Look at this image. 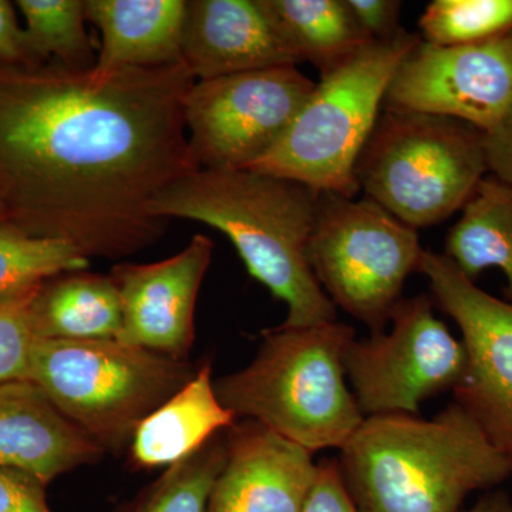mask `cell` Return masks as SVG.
<instances>
[{
    "instance_id": "19",
    "label": "cell",
    "mask_w": 512,
    "mask_h": 512,
    "mask_svg": "<svg viewBox=\"0 0 512 512\" xmlns=\"http://www.w3.org/2000/svg\"><path fill=\"white\" fill-rule=\"evenodd\" d=\"M119 291L111 276L86 271L47 279L32 301L37 339H117L121 329Z\"/></svg>"
},
{
    "instance_id": "29",
    "label": "cell",
    "mask_w": 512,
    "mask_h": 512,
    "mask_svg": "<svg viewBox=\"0 0 512 512\" xmlns=\"http://www.w3.org/2000/svg\"><path fill=\"white\" fill-rule=\"evenodd\" d=\"M46 487L35 477L0 467V512H53Z\"/></svg>"
},
{
    "instance_id": "26",
    "label": "cell",
    "mask_w": 512,
    "mask_h": 512,
    "mask_svg": "<svg viewBox=\"0 0 512 512\" xmlns=\"http://www.w3.org/2000/svg\"><path fill=\"white\" fill-rule=\"evenodd\" d=\"M39 286L0 298V384L29 380L30 359L37 340L32 301Z\"/></svg>"
},
{
    "instance_id": "16",
    "label": "cell",
    "mask_w": 512,
    "mask_h": 512,
    "mask_svg": "<svg viewBox=\"0 0 512 512\" xmlns=\"http://www.w3.org/2000/svg\"><path fill=\"white\" fill-rule=\"evenodd\" d=\"M103 454L32 380L0 384V467L49 485Z\"/></svg>"
},
{
    "instance_id": "15",
    "label": "cell",
    "mask_w": 512,
    "mask_h": 512,
    "mask_svg": "<svg viewBox=\"0 0 512 512\" xmlns=\"http://www.w3.org/2000/svg\"><path fill=\"white\" fill-rule=\"evenodd\" d=\"M183 62L197 82L299 64L262 0L188 2Z\"/></svg>"
},
{
    "instance_id": "8",
    "label": "cell",
    "mask_w": 512,
    "mask_h": 512,
    "mask_svg": "<svg viewBox=\"0 0 512 512\" xmlns=\"http://www.w3.org/2000/svg\"><path fill=\"white\" fill-rule=\"evenodd\" d=\"M423 252L417 229L375 201L320 194L306 248L309 266L336 309L365 323L370 335L389 325Z\"/></svg>"
},
{
    "instance_id": "6",
    "label": "cell",
    "mask_w": 512,
    "mask_h": 512,
    "mask_svg": "<svg viewBox=\"0 0 512 512\" xmlns=\"http://www.w3.org/2000/svg\"><path fill=\"white\" fill-rule=\"evenodd\" d=\"M197 373L188 360L117 339H37L29 380L104 453L130 447L140 424Z\"/></svg>"
},
{
    "instance_id": "9",
    "label": "cell",
    "mask_w": 512,
    "mask_h": 512,
    "mask_svg": "<svg viewBox=\"0 0 512 512\" xmlns=\"http://www.w3.org/2000/svg\"><path fill=\"white\" fill-rule=\"evenodd\" d=\"M427 295L402 298L389 332L355 339L345 355L348 382L363 416L413 414L454 390L467 369L463 342L436 315Z\"/></svg>"
},
{
    "instance_id": "18",
    "label": "cell",
    "mask_w": 512,
    "mask_h": 512,
    "mask_svg": "<svg viewBox=\"0 0 512 512\" xmlns=\"http://www.w3.org/2000/svg\"><path fill=\"white\" fill-rule=\"evenodd\" d=\"M211 372V363H204L180 392L140 424L128 447L134 466H174L234 426L237 416L218 399Z\"/></svg>"
},
{
    "instance_id": "20",
    "label": "cell",
    "mask_w": 512,
    "mask_h": 512,
    "mask_svg": "<svg viewBox=\"0 0 512 512\" xmlns=\"http://www.w3.org/2000/svg\"><path fill=\"white\" fill-rule=\"evenodd\" d=\"M448 231L444 255L458 271L476 282L481 272L500 269L512 303V187L488 174Z\"/></svg>"
},
{
    "instance_id": "17",
    "label": "cell",
    "mask_w": 512,
    "mask_h": 512,
    "mask_svg": "<svg viewBox=\"0 0 512 512\" xmlns=\"http://www.w3.org/2000/svg\"><path fill=\"white\" fill-rule=\"evenodd\" d=\"M101 35L96 74L183 62L185 0H84Z\"/></svg>"
},
{
    "instance_id": "4",
    "label": "cell",
    "mask_w": 512,
    "mask_h": 512,
    "mask_svg": "<svg viewBox=\"0 0 512 512\" xmlns=\"http://www.w3.org/2000/svg\"><path fill=\"white\" fill-rule=\"evenodd\" d=\"M356 339L346 323L275 328L244 369L214 383L218 399L284 439L316 453L340 450L366 417L350 390L345 355Z\"/></svg>"
},
{
    "instance_id": "2",
    "label": "cell",
    "mask_w": 512,
    "mask_h": 512,
    "mask_svg": "<svg viewBox=\"0 0 512 512\" xmlns=\"http://www.w3.org/2000/svg\"><path fill=\"white\" fill-rule=\"evenodd\" d=\"M320 192L252 170H197L175 181L151 202L154 217L201 222L231 241L249 275L286 303L278 328L335 322L336 306L309 266Z\"/></svg>"
},
{
    "instance_id": "1",
    "label": "cell",
    "mask_w": 512,
    "mask_h": 512,
    "mask_svg": "<svg viewBox=\"0 0 512 512\" xmlns=\"http://www.w3.org/2000/svg\"><path fill=\"white\" fill-rule=\"evenodd\" d=\"M195 82L184 62L96 74L0 60L5 220L89 259L156 244L168 222L151 202L200 170L184 120Z\"/></svg>"
},
{
    "instance_id": "28",
    "label": "cell",
    "mask_w": 512,
    "mask_h": 512,
    "mask_svg": "<svg viewBox=\"0 0 512 512\" xmlns=\"http://www.w3.org/2000/svg\"><path fill=\"white\" fill-rule=\"evenodd\" d=\"M302 512H360L340 474L338 460L320 461L318 477Z\"/></svg>"
},
{
    "instance_id": "23",
    "label": "cell",
    "mask_w": 512,
    "mask_h": 512,
    "mask_svg": "<svg viewBox=\"0 0 512 512\" xmlns=\"http://www.w3.org/2000/svg\"><path fill=\"white\" fill-rule=\"evenodd\" d=\"M90 259L60 239L36 237L0 221V298L36 288L66 272L86 271Z\"/></svg>"
},
{
    "instance_id": "12",
    "label": "cell",
    "mask_w": 512,
    "mask_h": 512,
    "mask_svg": "<svg viewBox=\"0 0 512 512\" xmlns=\"http://www.w3.org/2000/svg\"><path fill=\"white\" fill-rule=\"evenodd\" d=\"M383 107L494 130L512 109V32L473 45L421 40L397 70Z\"/></svg>"
},
{
    "instance_id": "11",
    "label": "cell",
    "mask_w": 512,
    "mask_h": 512,
    "mask_svg": "<svg viewBox=\"0 0 512 512\" xmlns=\"http://www.w3.org/2000/svg\"><path fill=\"white\" fill-rule=\"evenodd\" d=\"M419 272L466 348L467 369L454 399L503 454L512 476V303L478 288L444 254L424 249Z\"/></svg>"
},
{
    "instance_id": "27",
    "label": "cell",
    "mask_w": 512,
    "mask_h": 512,
    "mask_svg": "<svg viewBox=\"0 0 512 512\" xmlns=\"http://www.w3.org/2000/svg\"><path fill=\"white\" fill-rule=\"evenodd\" d=\"M357 26L372 42H386L402 35L400 10L397 0H345Z\"/></svg>"
},
{
    "instance_id": "30",
    "label": "cell",
    "mask_w": 512,
    "mask_h": 512,
    "mask_svg": "<svg viewBox=\"0 0 512 512\" xmlns=\"http://www.w3.org/2000/svg\"><path fill=\"white\" fill-rule=\"evenodd\" d=\"M488 171L512 187V109L494 130L484 133Z\"/></svg>"
},
{
    "instance_id": "32",
    "label": "cell",
    "mask_w": 512,
    "mask_h": 512,
    "mask_svg": "<svg viewBox=\"0 0 512 512\" xmlns=\"http://www.w3.org/2000/svg\"><path fill=\"white\" fill-rule=\"evenodd\" d=\"M466 512H512V503L507 494L485 495L473 508Z\"/></svg>"
},
{
    "instance_id": "10",
    "label": "cell",
    "mask_w": 512,
    "mask_h": 512,
    "mask_svg": "<svg viewBox=\"0 0 512 512\" xmlns=\"http://www.w3.org/2000/svg\"><path fill=\"white\" fill-rule=\"evenodd\" d=\"M315 86L298 66L192 84L184 120L198 168L249 170L284 136Z\"/></svg>"
},
{
    "instance_id": "24",
    "label": "cell",
    "mask_w": 512,
    "mask_h": 512,
    "mask_svg": "<svg viewBox=\"0 0 512 512\" xmlns=\"http://www.w3.org/2000/svg\"><path fill=\"white\" fill-rule=\"evenodd\" d=\"M227 458V430L168 467L131 512H208L212 488Z\"/></svg>"
},
{
    "instance_id": "5",
    "label": "cell",
    "mask_w": 512,
    "mask_h": 512,
    "mask_svg": "<svg viewBox=\"0 0 512 512\" xmlns=\"http://www.w3.org/2000/svg\"><path fill=\"white\" fill-rule=\"evenodd\" d=\"M421 37L404 30L360 50L320 77L291 126L249 170L320 192L356 198V165L372 136L387 90Z\"/></svg>"
},
{
    "instance_id": "25",
    "label": "cell",
    "mask_w": 512,
    "mask_h": 512,
    "mask_svg": "<svg viewBox=\"0 0 512 512\" xmlns=\"http://www.w3.org/2000/svg\"><path fill=\"white\" fill-rule=\"evenodd\" d=\"M419 28L421 40L434 46L485 42L512 32V0H433Z\"/></svg>"
},
{
    "instance_id": "31",
    "label": "cell",
    "mask_w": 512,
    "mask_h": 512,
    "mask_svg": "<svg viewBox=\"0 0 512 512\" xmlns=\"http://www.w3.org/2000/svg\"><path fill=\"white\" fill-rule=\"evenodd\" d=\"M0 60L33 63L25 45V35L16 18L15 6L0 0Z\"/></svg>"
},
{
    "instance_id": "13",
    "label": "cell",
    "mask_w": 512,
    "mask_h": 512,
    "mask_svg": "<svg viewBox=\"0 0 512 512\" xmlns=\"http://www.w3.org/2000/svg\"><path fill=\"white\" fill-rule=\"evenodd\" d=\"M212 252V239L195 235L183 251L164 261L114 266L110 276L123 315L117 340L188 360L195 340V305Z\"/></svg>"
},
{
    "instance_id": "14",
    "label": "cell",
    "mask_w": 512,
    "mask_h": 512,
    "mask_svg": "<svg viewBox=\"0 0 512 512\" xmlns=\"http://www.w3.org/2000/svg\"><path fill=\"white\" fill-rule=\"evenodd\" d=\"M312 456L254 420L234 424L208 512H302L318 477Z\"/></svg>"
},
{
    "instance_id": "7",
    "label": "cell",
    "mask_w": 512,
    "mask_h": 512,
    "mask_svg": "<svg viewBox=\"0 0 512 512\" xmlns=\"http://www.w3.org/2000/svg\"><path fill=\"white\" fill-rule=\"evenodd\" d=\"M488 174L483 131L450 117L387 107L356 165L365 197L414 229L463 210Z\"/></svg>"
},
{
    "instance_id": "22",
    "label": "cell",
    "mask_w": 512,
    "mask_h": 512,
    "mask_svg": "<svg viewBox=\"0 0 512 512\" xmlns=\"http://www.w3.org/2000/svg\"><path fill=\"white\" fill-rule=\"evenodd\" d=\"M15 5L25 18L32 62H55L76 72L93 69L97 55L87 35L84 0H18Z\"/></svg>"
},
{
    "instance_id": "3",
    "label": "cell",
    "mask_w": 512,
    "mask_h": 512,
    "mask_svg": "<svg viewBox=\"0 0 512 512\" xmlns=\"http://www.w3.org/2000/svg\"><path fill=\"white\" fill-rule=\"evenodd\" d=\"M339 453L360 512H458L468 495L511 476L503 454L456 402L433 419L366 417Z\"/></svg>"
},
{
    "instance_id": "21",
    "label": "cell",
    "mask_w": 512,
    "mask_h": 512,
    "mask_svg": "<svg viewBox=\"0 0 512 512\" xmlns=\"http://www.w3.org/2000/svg\"><path fill=\"white\" fill-rule=\"evenodd\" d=\"M299 63L325 76L372 40L357 26L345 0H262Z\"/></svg>"
},
{
    "instance_id": "33",
    "label": "cell",
    "mask_w": 512,
    "mask_h": 512,
    "mask_svg": "<svg viewBox=\"0 0 512 512\" xmlns=\"http://www.w3.org/2000/svg\"><path fill=\"white\" fill-rule=\"evenodd\" d=\"M2 220H5V217H3L2 207H0V221Z\"/></svg>"
}]
</instances>
